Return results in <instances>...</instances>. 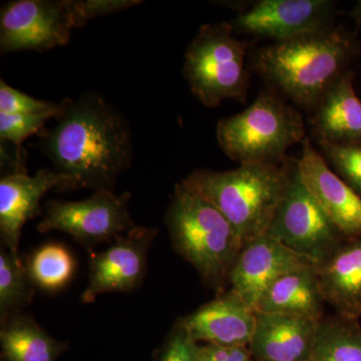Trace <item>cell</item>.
<instances>
[{
	"instance_id": "obj_1",
	"label": "cell",
	"mask_w": 361,
	"mask_h": 361,
	"mask_svg": "<svg viewBox=\"0 0 361 361\" xmlns=\"http://www.w3.org/2000/svg\"><path fill=\"white\" fill-rule=\"evenodd\" d=\"M56 125L40 135L39 147L54 171L70 178L73 189L114 191L116 180L132 165V132L121 111L101 94L66 97Z\"/></svg>"
},
{
	"instance_id": "obj_2",
	"label": "cell",
	"mask_w": 361,
	"mask_h": 361,
	"mask_svg": "<svg viewBox=\"0 0 361 361\" xmlns=\"http://www.w3.org/2000/svg\"><path fill=\"white\" fill-rule=\"evenodd\" d=\"M358 52L355 35L329 26L258 49L253 63L273 89L304 108L314 109Z\"/></svg>"
},
{
	"instance_id": "obj_3",
	"label": "cell",
	"mask_w": 361,
	"mask_h": 361,
	"mask_svg": "<svg viewBox=\"0 0 361 361\" xmlns=\"http://www.w3.org/2000/svg\"><path fill=\"white\" fill-rule=\"evenodd\" d=\"M292 161L246 164L234 170H197L182 180L231 223L243 246L262 236L288 187Z\"/></svg>"
},
{
	"instance_id": "obj_4",
	"label": "cell",
	"mask_w": 361,
	"mask_h": 361,
	"mask_svg": "<svg viewBox=\"0 0 361 361\" xmlns=\"http://www.w3.org/2000/svg\"><path fill=\"white\" fill-rule=\"evenodd\" d=\"M165 221L176 251L207 285L223 292L243 248L231 223L182 180L176 185Z\"/></svg>"
},
{
	"instance_id": "obj_5",
	"label": "cell",
	"mask_w": 361,
	"mask_h": 361,
	"mask_svg": "<svg viewBox=\"0 0 361 361\" xmlns=\"http://www.w3.org/2000/svg\"><path fill=\"white\" fill-rule=\"evenodd\" d=\"M306 139L300 113L273 90H263L243 111L217 125L221 149L240 165H281L286 152Z\"/></svg>"
},
{
	"instance_id": "obj_6",
	"label": "cell",
	"mask_w": 361,
	"mask_h": 361,
	"mask_svg": "<svg viewBox=\"0 0 361 361\" xmlns=\"http://www.w3.org/2000/svg\"><path fill=\"white\" fill-rule=\"evenodd\" d=\"M247 47L228 23L201 26L188 45L183 75L204 106L216 108L226 99L245 103L250 85Z\"/></svg>"
},
{
	"instance_id": "obj_7",
	"label": "cell",
	"mask_w": 361,
	"mask_h": 361,
	"mask_svg": "<svg viewBox=\"0 0 361 361\" xmlns=\"http://www.w3.org/2000/svg\"><path fill=\"white\" fill-rule=\"evenodd\" d=\"M266 234L322 265L346 241L304 185L297 161L288 187Z\"/></svg>"
},
{
	"instance_id": "obj_8",
	"label": "cell",
	"mask_w": 361,
	"mask_h": 361,
	"mask_svg": "<svg viewBox=\"0 0 361 361\" xmlns=\"http://www.w3.org/2000/svg\"><path fill=\"white\" fill-rule=\"evenodd\" d=\"M130 194L110 190L94 192L82 201H49L40 233L56 230L71 235L87 248L111 241L135 227L129 213Z\"/></svg>"
},
{
	"instance_id": "obj_9",
	"label": "cell",
	"mask_w": 361,
	"mask_h": 361,
	"mask_svg": "<svg viewBox=\"0 0 361 361\" xmlns=\"http://www.w3.org/2000/svg\"><path fill=\"white\" fill-rule=\"evenodd\" d=\"M73 28L66 0H16L0 11V52H44L70 42Z\"/></svg>"
},
{
	"instance_id": "obj_10",
	"label": "cell",
	"mask_w": 361,
	"mask_h": 361,
	"mask_svg": "<svg viewBox=\"0 0 361 361\" xmlns=\"http://www.w3.org/2000/svg\"><path fill=\"white\" fill-rule=\"evenodd\" d=\"M334 6L329 0H260L228 23L235 32L282 42L331 26Z\"/></svg>"
},
{
	"instance_id": "obj_11",
	"label": "cell",
	"mask_w": 361,
	"mask_h": 361,
	"mask_svg": "<svg viewBox=\"0 0 361 361\" xmlns=\"http://www.w3.org/2000/svg\"><path fill=\"white\" fill-rule=\"evenodd\" d=\"M156 229L135 227L115 240L108 250L90 256V281L82 293L84 303L92 302L106 292H130L142 284L147 255Z\"/></svg>"
},
{
	"instance_id": "obj_12",
	"label": "cell",
	"mask_w": 361,
	"mask_h": 361,
	"mask_svg": "<svg viewBox=\"0 0 361 361\" xmlns=\"http://www.w3.org/2000/svg\"><path fill=\"white\" fill-rule=\"evenodd\" d=\"M308 265L316 266L310 259L264 234L241 249L228 283L231 285V290L255 311L271 285L287 273Z\"/></svg>"
},
{
	"instance_id": "obj_13",
	"label": "cell",
	"mask_w": 361,
	"mask_h": 361,
	"mask_svg": "<svg viewBox=\"0 0 361 361\" xmlns=\"http://www.w3.org/2000/svg\"><path fill=\"white\" fill-rule=\"evenodd\" d=\"M297 160L304 185L345 240L361 237V197L330 168L310 140Z\"/></svg>"
},
{
	"instance_id": "obj_14",
	"label": "cell",
	"mask_w": 361,
	"mask_h": 361,
	"mask_svg": "<svg viewBox=\"0 0 361 361\" xmlns=\"http://www.w3.org/2000/svg\"><path fill=\"white\" fill-rule=\"evenodd\" d=\"M73 189L70 178L51 169L37 175L4 176L0 180V234L4 247L16 257L23 226L40 214V200L49 190Z\"/></svg>"
},
{
	"instance_id": "obj_15",
	"label": "cell",
	"mask_w": 361,
	"mask_h": 361,
	"mask_svg": "<svg viewBox=\"0 0 361 361\" xmlns=\"http://www.w3.org/2000/svg\"><path fill=\"white\" fill-rule=\"evenodd\" d=\"M255 324V311L230 289L180 318L176 325L197 343L249 346Z\"/></svg>"
},
{
	"instance_id": "obj_16",
	"label": "cell",
	"mask_w": 361,
	"mask_h": 361,
	"mask_svg": "<svg viewBox=\"0 0 361 361\" xmlns=\"http://www.w3.org/2000/svg\"><path fill=\"white\" fill-rule=\"evenodd\" d=\"M320 322L281 313L256 312L249 344L254 361H310Z\"/></svg>"
},
{
	"instance_id": "obj_17",
	"label": "cell",
	"mask_w": 361,
	"mask_h": 361,
	"mask_svg": "<svg viewBox=\"0 0 361 361\" xmlns=\"http://www.w3.org/2000/svg\"><path fill=\"white\" fill-rule=\"evenodd\" d=\"M325 303L337 315L358 322L361 316V237L346 240L317 267Z\"/></svg>"
},
{
	"instance_id": "obj_18",
	"label": "cell",
	"mask_w": 361,
	"mask_h": 361,
	"mask_svg": "<svg viewBox=\"0 0 361 361\" xmlns=\"http://www.w3.org/2000/svg\"><path fill=\"white\" fill-rule=\"evenodd\" d=\"M348 71L323 94L314 108L312 127L317 142H361V101Z\"/></svg>"
},
{
	"instance_id": "obj_19",
	"label": "cell",
	"mask_w": 361,
	"mask_h": 361,
	"mask_svg": "<svg viewBox=\"0 0 361 361\" xmlns=\"http://www.w3.org/2000/svg\"><path fill=\"white\" fill-rule=\"evenodd\" d=\"M324 303L317 266L308 265L287 273L271 285L255 311L299 316L320 322Z\"/></svg>"
},
{
	"instance_id": "obj_20",
	"label": "cell",
	"mask_w": 361,
	"mask_h": 361,
	"mask_svg": "<svg viewBox=\"0 0 361 361\" xmlns=\"http://www.w3.org/2000/svg\"><path fill=\"white\" fill-rule=\"evenodd\" d=\"M0 330L2 361H56L68 348L27 315L9 314Z\"/></svg>"
},
{
	"instance_id": "obj_21",
	"label": "cell",
	"mask_w": 361,
	"mask_h": 361,
	"mask_svg": "<svg viewBox=\"0 0 361 361\" xmlns=\"http://www.w3.org/2000/svg\"><path fill=\"white\" fill-rule=\"evenodd\" d=\"M310 361H361V324L341 316L323 318Z\"/></svg>"
},
{
	"instance_id": "obj_22",
	"label": "cell",
	"mask_w": 361,
	"mask_h": 361,
	"mask_svg": "<svg viewBox=\"0 0 361 361\" xmlns=\"http://www.w3.org/2000/svg\"><path fill=\"white\" fill-rule=\"evenodd\" d=\"M26 270L33 286L47 292L59 291L70 283L75 261L61 244H45L32 254Z\"/></svg>"
},
{
	"instance_id": "obj_23",
	"label": "cell",
	"mask_w": 361,
	"mask_h": 361,
	"mask_svg": "<svg viewBox=\"0 0 361 361\" xmlns=\"http://www.w3.org/2000/svg\"><path fill=\"white\" fill-rule=\"evenodd\" d=\"M32 283L20 257L6 247L0 251V312L2 320L14 310L30 303Z\"/></svg>"
},
{
	"instance_id": "obj_24",
	"label": "cell",
	"mask_w": 361,
	"mask_h": 361,
	"mask_svg": "<svg viewBox=\"0 0 361 361\" xmlns=\"http://www.w3.org/2000/svg\"><path fill=\"white\" fill-rule=\"evenodd\" d=\"M317 142L330 168L361 197V142Z\"/></svg>"
},
{
	"instance_id": "obj_25",
	"label": "cell",
	"mask_w": 361,
	"mask_h": 361,
	"mask_svg": "<svg viewBox=\"0 0 361 361\" xmlns=\"http://www.w3.org/2000/svg\"><path fill=\"white\" fill-rule=\"evenodd\" d=\"M59 111L35 115L0 113V140L23 147V142L30 135H37L40 137L47 130L45 123L56 118Z\"/></svg>"
},
{
	"instance_id": "obj_26",
	"label": "cell",
	"mask_w": 361,
	"mask_h": 361,
	"mask_svg": "<svg viewBox=\"0 0 361 361\" xmlns=\"http://www.w3.org/2000/svg\"><path fill=\"white\" fill-rule=\"evenodd\" d=\"M142 4V0H66L75 30L84 27L99 16L120 13Z\"/></svg>"
},
{
	"instance_id": "obj_27",
	"label": "cell",
	"mask_w": 361,
	"mask_h": 361,
	"mask_svg": "<svg viewBox=\"0 0 361 361\" xmlns=\"http://www.w3.org/2000/svg\"><path fill=\"white\" fill-rule=\"evenodd\" d=\"M61 110V104L35 99L20 90L9 87L0 80V113L13 115H35L54 113Z\"/></svg>"
},
{
	"instance_id": "obj_28",
	"label": "cell",
	"mask_w": 361,
	"mask_h": 361,
	"mask_svg": "<svg viewBox=\"0 0 361 361\" xmlns=\"http://www.w3.org/2000/svg\"><path fill=\"white\" fill-rule=\"evenodd\" d=\"M160 361H200V345L175 325L161 351Z\"/></svg>"
},
{
	"instance_id": "obj_29",
	"label": "cell",
	"mask_w": 361,
	"mask_h": 361,
	"mask_svg": "<svg viewBox=\"0 0 361 361\" xmlns=\"http://www.w3.org/2000/svg\"><path fill=\"white\" fill-rule=\"evenodd\" d=\"M200 361H254L249 346L200 345Z\"/></svg>"
},
{
	"instance_id": "obj_30",
	"label": "cell",
	"mask_w": 361,
	"mask_h": 361,
	"mask_svg": "<svg viewBox=\"0 0 361 361\" xmlns=\"http://www.w3.org/2000/svg\"><path fill=\"white\" fill-rule=\"evenodd\" d=\"M23 147H18L11 142L1 141V169L8 175L25 174V154Z\"/></svg>"
},
{
	"instance_id": "obj_31",
	"label": "cell",
	"mask_w": 361,
	"mask_h": 361,
	"mask_svg": "<svg viewBox=\"0 0 361 361\" xmlns=\"http://www.w3.org/2000/svg\"><path fill=\"white\" fill-rule=\"evenodd\" d=\"M351 16H353L355 23H357L358 25L361 26V0H360V1L355 4V6L353 7V11H351Z\"/></svg>"
}]
</instances>
